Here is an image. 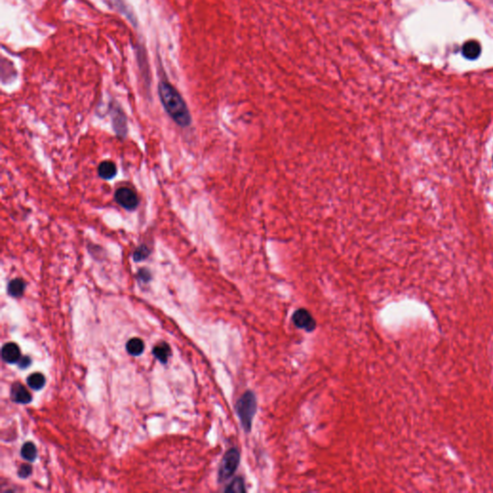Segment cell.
Listing matches in <instances>:
<instances>
[{
  "label": "cell",
  "instance_id": "ffe728a7",
  "mask_svg": "<svg viewBox=\"0 0 493 493\" xmlns=\"http://www.w3.org/2000/svg\"><path fill=\"white\" fill-rule=\"evenodd\" d=\"M18 366L20 368L22 369H26L28 366H30L31 364V360L29 356H24V358H20V360H18Z\"/></svg>",
  "mask_w": 493,
  "mask_h": 493
},
{
  "label": "cell",
  "instance_id": "52a82bcc",
  "mask_svg": "<svg viewBox=\"0 0 493 493\" xmlns=\"http://www.w3.org/2000/svg\"><path fill=\"white\" fill-rule=\"evenodd\" d=\"M1 356L2 360L7 364H18L20 360V350L16 343H6L2 347Z\"/></svg>",
  "mask_w": 493,
  "mask_h": 493
},
{
  "label": "cell",
  "instance_id": "7c38bea8",
  "mask_svg": "<svg viewBox=\"0 0 493 493\" xmlns=\"http://www.w3.org/2000/svg\"><path fill=\"white\" fill-rule=\"evenodd\" d=\"M152 352H154V356L160 362L166 364L168 362V358H169L170 349V346L167 343L163 342V343L156 345L154 349L152 350Z\"/></svg>",
  "mask_w": 493,
  "mask_h": 493
},
{
  "label": "cell",
  "instance_id": "ba28073f",
  "mask_svg": "<svg viewBox=\"0 0 493 493\" xmlns=\"http://www.w3.org/2000/svg\"><path fill=\"white\" fill-rule=\"evenodd\" d=\"M462 53L464 57L470 61L477 60L480 57L482 53V46L480 42L476 40H468L462 48Z\"/></svg>",
  "mask_w": 493,
  "mask_h": 493
},
{
  "label": "cell",
  "instance_id": "8992f818",
  "mask_svg": "<svg viewBox=\"0 0 493 493\" xmlns=\"http://www.w3.org/2000/svg\"><path fill=\"white\" fill-rule=\"evenodd\" d=\"M292 321L294 324L308 332H312L316 328V321L313 318L310 312L304 308H300L294 312L292 316Z\"/></svg>",
  "mask_w": 493,
  "mask_h": 493
},
{
  "label": "cell",
  "instance_id": "3957f363",
  "mask_svg": "<svg viewBox=\"0 0 493 493\" xmlns=\"http://www.w3.org/2000/svg\"><path fill=\"white\" fill-rule=\"evenodd\" d=\"M240 453L236 448L230 449L222 460L218 478L219 482H224L232 478L240 464Z\"/></svg>",
  "mask_w": 493,
  "mask_h": 493
},
{
  "label": "cell",
  "instance_id": "7a4b0ae2",
  "mask_svg": "<svg viewBox=\"0 0 493 493\" xmlns=\"http://www.w3.org/2000/svg\"><path fill=\"white\" fill-rule=\"evenodd\" d=\"M235 410L241 422L242 428L250 432L252 427V421L258 412V400L252 391H246L236 402Z\"/></svg>",
  "mask_w": 493,
  "mask_h": 493
},
{
  "label": "cell",
  "instance_id": "9a60e30c",
  "mask_svg": "<svg viewBox=\"0 0 493 493\" xmlns=\"http://www.w3.org/2000/svg\"><path fill=\"white\" fill-rule=\"evenodd\" d=\"M20 454L27 462H33L37 458V448L34 445V443L26 442L22 448Z\"/></svg>",
  "mask_w": 493,
  "mask_h": 493
},
{
  "label": "cell",
  "instance_id": "5bb4252c",
  "mask_svg": "<svg viewBox=\"0 0 493 493\" xmlns=\"http://www.w3.org/2000/svg\"><path fill=\"white\" fill-rule=\"evenodd\" d=\"M27 384L32 390H42L46 384V378L40 373H34V374L28 376Z\"/></svg>",
  "mask_w": 493,
  "mask_h": 493
},
{
  "label": "cell",
  "instance_id": "277c9868",
  "mask_svg": "<svg viewBox=\"0 0 493 493\" xmlns=\"http://www.w3.org/2000/svg\"><path fill=\"white\" fill-rule=\"evenodd\" d=\"M115 200L120 206L128 211H133L139 206V198L136 193L126 187L118 189L115 193Z\"/></svg>",
  "mask_w": 493,
  "mask_h": 493
},
{
  "label": "cell",
  "instance_id": "5b68a950",
  "mask_svg": "<svg viewBox=\"0 0 493 493\" xmlns=\"http://www.w3.org/2000/svg\"><path fill=\"white\" fill-rule=\"evenodd\" d=\"M112 126L118 137L124 138L128 134V118L122 108L117 105L111 107Z\"/></svg>",
  "mask_w": 493,
  "mask_h": 493
},
{
  "label": "cell",
  "instance_id": "30bf717a",
  "mask_svg": "<svg viewBox=\"0 0 493 493\" xmlns=\"http://www.w3.org/2000/svg\"><path fill=\"white\" fill-rule=\"evenodd\" d=\"M98 174L100 178L104 180H111L117 174V167L112 161H104L100 164L98 168Z\"/></svg>",
  "mask_w": 493,
  "mask_h": 493
},
{
  "label": "cell",
  "instance_id": "d6986e66",
  "mask_svg": "<svg viewBox=\"0 0 493 493\" xmlns=\"http://www.w3.org/2000/svg\"><path fill=\"white\" fill-rule=\"evenodd\" d=\"M138 278L143 282H148L152 280V274L148 269H140L138 272Z\"/></svg>",
  "mask_w": 493,
  "mask_h": 493
},
{
  "label": "cell",
  "instance_id": "8fae6325",
  "mask_svg": "<svg viewBox=\"0 0 493 493\" xmlns=\"http://www.w3.org/2000/svg\"><path fill=\"white\" fill-rule=\"evenodd\" d=\"M26 284L24 280H22V278H14L12 280H10V282L8 284L7 291L11 297L20 298L24 295V293L26 291Z\"/></svg>",
  "mask_w": 493,
  "mask_h": 493
},
{
  "label": "cell",
  "instance_id": "e0dca14e",
  "mask_svg": "<svg viewBox=\"0 0 493 493\" xmlns=\"http://www.w3.org/2000/svg\"><path fill=\"white\" fill-rule=\"evenodd\" d=\"M150 256V250L146 245L142 244L134 250L132 258L135 262H141L146 260Z\"/></svg>",
  "mask_w": 493,
  "mask_h": 493
},
{
  "label": "cell",
  "instance_id": "6da1fadb",
  "mask_svg": "<svg viewBox=\"0 0 493 493\" xmlns=\"http://www.w3.org/2000/svg\"><path fill=\"white\" fill-rule=\"evenodd\" d=\"M158 94L165 111L178 126L187 128L191 124L192 117L186 102L172 85L161 81L158 85Z\"/></svg>",
  "mask_w": 493,
  "mask_h": 493
},
{
  "label": "cell",
  "instance_id": "4fadbf2b",
  "mask_svg": "<svg viewBox=\"0 0 493 493\" xmlns=\"http://www.w3.org/2000/svg\"><path fill=\"white\" fill-rule=\"evenodd\" d=\"M144 350V344L143 340L140 338H131L126 343V350L131 356H140Z\"/></svg>",
  "mask_w": 493,
  "mask_h": 493
},
{
  "label": "cell",
  "instance_id": "2e32d148",
  "mask_svg": "<svg viewBox=\"0 0 493 493\" xmlns=\"http://www.w3.org/2000/svg\"><path fill=\"white\" fill-rule=\"evenodd\" d=\"M226 492H246L244 479L241 477L235 478L224 490Z\"/></svg>",
  "mask_w": 493,
  "mask_h": 493
},
{
  "label": "cell",
  "instance_id": "ac0fdd59",
  "mask_svg": "<svg viewBox=\"0 0 493 493\" xmlns=\"http://www.w3.org/2000/svg\"><path fill=\"white\" fill-rule=\"evenodd\" d=\"M32 473V468L29 466V464H24L20 468V470H18V476L22 479H26L27 477H29Z\"/></svg>",
  "mask_w": 493,
  "mask_h": 493
},
{
  "label": "cell",
  "instance_id": "9c48e42d",
  "mask_svg": "<svg viewBox=\"0 0 493 493\" xmlns=\"http://www.w3.org/2000/svg\"><path fill=\"white\" fill-rule=\"evenodd\" d=\"M11 398H12L14 402H18V404H28V402H31V400H32V397L29 394V392L27 391V390L22 384H20L18 382L14 384L12 386Z\"/></svg>",
  "mask_w": 493,
  "mask_h": 493
}]
</instances>
